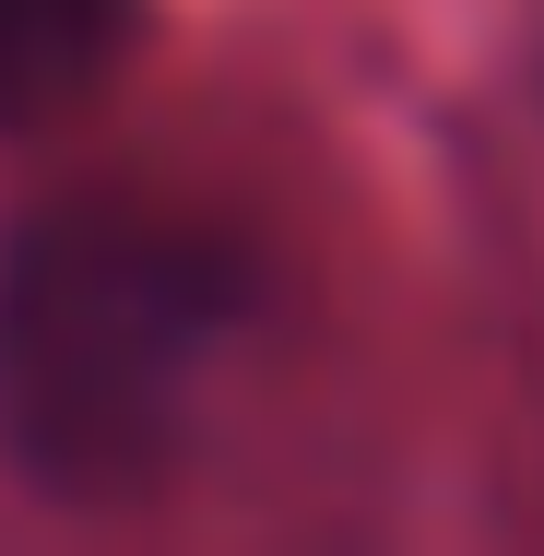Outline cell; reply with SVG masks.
<instances>
[{
	"label": "cell",
	"instance_id": "cell-2",
	"mask_svg": "<svg viewBox=\"0 0 544 556\" xmlns=\"http://www.w3.org/2000/svg\"><path fill=\"white\" fill-rule=\"evenodd\" d=\"M130 36H142V0H0V130L84 108L130 60Z\"/></svg>",
	"mask_w": 544,
	"mask_h": 556
},
{
	"label": "cell",
	"instance_id": "cell-1",
	"mask_svg": "<svg viewBox=\"0 0 544 556\" xmlns=\"http://www.w3.org/2000/svg\"><path fill=\"white\" fill-rule=\"evenodd\" d=\"M249 320L237 249L166 214H48L0 249V462L48 497H142Z\"/></svg>",
	"mask_w": 544,
	"mask_h": 556
}]
</instances>
